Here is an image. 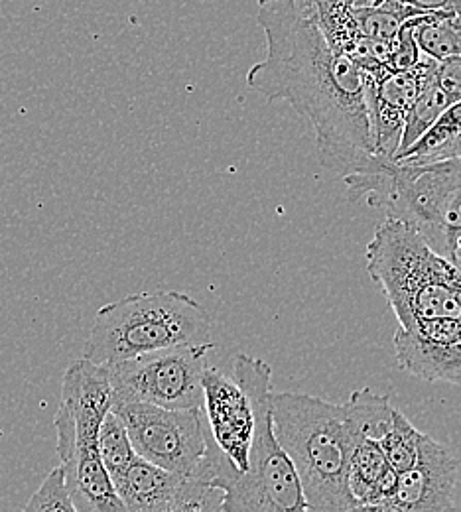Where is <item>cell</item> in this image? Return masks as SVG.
<instances>
[{
    "label": "cell",
    "mask_w": 461,
    "mask_h": 512,
    "mask_svg": "<svg viewBox=\"0 0 461 512\" xmlns=\"http://www.w3.org/2000/svg\"><path fill=\"white\" fill-rule=\"evenodd\" d=\"M257 20L266 58L249 69V87L268 101H286L310 121L322 166L343 178L369 172L379 156L369 125L367 73L331 46L296 0H259Z\"/></svg>",
    "instance_id": "6da1fadb"
},
{
    "label": "cell",
    "mask_w": 461,
    "mask_h": 512,
    "mask_svg": "<svg viewBox=\"0 0 461 512\" xmlns=\"http://www.w3.org/2000/svg\"><path fill=\"white\" fill-rule=\"evenodd\" d=\"M272 430L298 473L308 512H349L357 505L347 471L361 438L345 404L296 392L272 394Z\"/></svg>",
    "instance_id": "7a4b0ae2"
},
{
    "label": "cell",
    "mask_w": 461,
    "mask_h": 512,
    "mask_svg": "<svg viewBox=\"0 0 461 512\" xmlns=\"http://www.w3.org/2000/svg\"><path fill=\"white\" fill-rule=\"evenodd\" d=\"M351 201L365 199L414 229L428 247L461 264V158L408 166L379 158L363 174L343 178Z\"/></svg>",
    "instance_id": "3957f363"
},
{
    "label": "cell",
    "mask_w": 461,
    "mask_h": 512,
    "mask_svg": "<svg viewBox=\"0 0 461 512\" xmlns=\"http://www.w3.org/2000/svg\"><path fill=\"white\" fill-rule=\"evenodd\" d=\"M365 256L367 272L393 308L398 327L461 321V264L434 253L414 229L385 219Z\"/></svg>",
    "instance_id": "277c9868"
},
{
    "label": "cell",
    "mask_w": 461,
    "mask_h": 512,
    "mask_svg": "<svg viewBox=\"0 0 461 512\" xmlns=\"http://www.w3.org/2000/svg\"><path fill=\"white\" fill-rule=\"evenodd\" d=\"M111 408L107 367L83 357L67 367L54 428L67 491L79 512H127L99 453V428Z\"/></svg>",
    "instance_id": "5b68a950"
},
{
    "label": "cell",
    "mask_w": 461,
    "mask_h": 512,
    "mask_svg": "<svg viewBox=\"0 0 461 512\" xmlns=\"http://www.w3.org/2000/svg\"><path fill=\"white\" fill-rule=\"evenodd\" d=\"M209 335L211 318L192 296L178 290L140 292L97 312L83 359L107 367L172 347L205 345Z\"/></svg>",
    "instance_id": "8992f818"
},
{
    "label": "cell",
    "mask_w": 461,
    "mask_h": 512,
    "mask_svg": "<svg viewBox=\"0 0 461 512\" xmlns=\"http://www.w3.org/2000/svg\"><path fill=\"white\" fill-rule=\"evenodd\" d=\"M235 381L249 396L255 432L249 471L235 473L225 485L227 512H308L298 473L272 430V369L263 359L237 355Z\"/></svg>",
    "instance_id": "52a82bcc"
},
{
    "label": "cell",
    "mask_w": 461,
    "mask_h": 512,
    "mask_svg": "<svg viewBox=\"0 0 461 512\" xmlns=\"http://www.w3.org/2000/svg\"><path fill=\"white\" fill-rule=\"evenodd\" d=\"M134 453L186 479L217 483L233 465L215 446L201 410H164L144 402H113Z\"/></svg>",
    "instance_id": "ba28073f"
},
{
    "label": "cell",
    "mask_w": 461,
    "mask_h": 512,
    "mask_svg": "<svg viewBox=\"0 0 461 512\" xmlns=\"http://www.w3.org/2000/svg\"><path fill=\"white\" fill-rule=\"evenodd\" d=\"M213 343L172 347L107 365L113 402H144L164 410H201L203 375Z\"/></svg>",
    "instance_id": "9c48e42d"
},
{
    "label": "cell",
    "mask_w": 461,
    "mask_h": 512,
    "mask_svg": "<svg viewBox=\"0 0 461 512\" xmlns=\"http://www.w3.org/2000/svg\"><path fill=\"white\" fill-rule=\"evenodd\" d=\"M436 71V62L422 58L408 71L367 75V109L373 148L379 158L393 160L400 148L410 109Z\"/></svg>",
    "instance_id": "30bf717a"
},
{
    "label": "cell",
    "mask_w": 461,
    "mask_h": 512,
    "mask_svg": "<svg viewBox=\"0 0 461 512\" xmlns=\"http://www.w3.org/2000/svg\"><path fill=\"white\" fill-rule=\"evenodd\" d=\"M203 406L215 446L239 473H247L255 432V414L249 396L235 379L207 367L203 375Z\"/></svg>",
    "instance_id": "8fae6325"
},
{
    "label": "cell",
    "mask_w": 461,
    "mask_h": 512,
    "mask_svg": "<svg viewBox=\"0 0 461 512\" xmlns=\"http://www.w3.org/2000/svg\"><path fill=\"white\" fill-rule=\"evenodd\" d=\"M458 461L452 451L426 438L418 463L398 475L395 503L404 512H454Z\"/></svg>",
    "instance_id": "7c38bea8"
},
{
    "label": "cell",
    "mask_w": 461,
    "mask_h": 512,
    "mask_svg": "<svg viewBox=\"0 0 461 512\" xmlns=\"http://www.w3.org/2000/svg\"><path fill=\"white\" fill-rule=\"evenodd\" d=\"M396 359L404 371L410 375L436 383L461 386V343L420 337L404 329H396Z\"/></svg>",
    "instance_id": "4fadbf2b"
},
{
    "label": "cell",
    "mask_w": 461,
    "mask_h": 512,
    "mask_svg": "<svg viewBox=\"0 0 461 512\" xmlns=\"http://www.w3.org/2000/svg\"><path fill=\"white\" fill-rule=\"evenodd\" d=\"M184 479L186 477L164 471L136 455L131 465L111 481L127 512H152L180 487Z\"/></svg>",
    "instance_id": "5bb4252c"
},
{
    "label": "cell",
    "mask_w": 461,
    "mask_h": 512,
    "mask_svg": "<svg viewBox=\"0 0 461 512\" xmlns=\"http://www.w3.org/2000/svg\"><path fill=\"white\" fill-rule=\"evenodd\" d=\"M461 158V99L452 103L414 144L396 154L395 162L424 166Z\"/></svg>",
    "instance_id": "9a60e30c"
},
{
    "label": "cell",
    "mask_w": 461,
    "mask_h": 512,
    "mask_svg": "<svg viewBox=\"0 0 461 512\" xmlns=\"http://www.w3.org/2000/svg\"><path fill=\"white\" fill-rule=\"evenodd\" d=\"M414 40L420 54L436 64L461 58V12L418 16Z\"/></svg>",
    "instance_id": "2e32d148"
},
{
    "label": "cell",
    "mask_w": 461,
    "mask_h": 512,
    "mask_svg": "<svg viewBox=\"0 0 461 512\" xmlns=\"http://www.w3.org/2000/svg\"><path fill=\"white\" fill-rule=\"evenodd\" d=\"M389 469L391 465L379 442L367 440V438H361L355 442V448L351 451V459H349L347 485L357 505H365L373 501L375 489Z\"/></svg>",
    "instance_id": "e0dca14e"
},
{
    "label": "cell",
    "mask_w": 461,
    "mask_h": 512,
    "mask_svg": "<svg viewBox=\"0 0 461 512\" xmlns=\"http://www.w3.org/2000/svg\"><path fill=\"white\" fill-rule=\"evenodd\" d=\"M345 410L357 438L381 442L393 424L395 406L389 396H381L365 386L351 394Z\"/></svg>",
    "instance_id": "ac0fdd59"
},
{
    "label": "cell",
    "mask_w": 461,
    "mask_h": 512,
    "mask_svg": "<svg viewBox=\"0 0 461 512\" xmlns=\"http://www.w3.org/2000/svg\"><path fill=\"white\" fill-rule=\"evenodd\" d=\"M426 438H428V434L414 428L410 424V420L395 408L393 424L379 444H381V449H383L389 465L400 475L418 463V457H420V451H422Z\"/></svg>",
    "instance_id": "d6986e66"
},
{
    "label": "cell",
    "mask_w": 461,
    "mask_h": 512,
    "mask_svg": "<svg viewBox=\"0 0 461 512\" xmlns=\"http://www.w3.org/2000/svg\"><path fill=\"white\" fill-rule=\"evenodd\" d=\"M225 489L201 479H184L152 512H227Z\"/></svg>",
    "instance_id": "ffe728a7"
},
{
    "label": "cell",
    "mask_w": 461,
    "mask_h": 512,
    "mask_svg": "<svg viewBox=\"0 0 461 512\" xmlns=\"http://www.w3.org/2000/svg\"><path fill=\"white\" fill-rule=\"evenodd\" d=\"M450 99L438 89V85L434 83V75L430 77V81L422 87V91L418 93L410 115L406 119L404 132H402V140H400V148L398 152L406 150L410 144H414L428 128L432 127V123L450 107ZM396 152V154H398Z\"/></svg>",
    "instance_id": "44dd1931"
},
{
    "label": "cell",
    "mask_w": 461,
    "mask_h": 512,
    "mask_svg": "<svg viewBox=\"0 0 461 512\" xmlns=\"http://www.w3.org/2000/svg\"><path fill=\"white\" fill-rule=\"evenodd\" d=\"M99 453L111 479L127 469L136 457L127 428L113 410L103 418L99 428Z\"/></svg>",
    "instance_id": "7402d4cb"
},
{
    "label": "cell",
    "mask_w": 461,
    "mask_h": 512,
    "mask_svg": "<svg viewBox=\"0 0 461 512\" xmlns=\"http://www.w3.org/2000/svg\"><path fill=\"white\" fill-rule=\"evenodd\" d=\"M20 512H79L67 491L66 475L62 465L52 469L40 489L30 497Z\"/></svg>",
    "instance_id": "603a6c76"
},
{
    "label": "cell",
    "mask_w": 461,
    "mask_h": 512,
    "mask_svg": "<svg viewBox=\"0 0 461 512\" xmlns=\"http://www.w3.org/2000/svg\"><path fill=\"white\" fill-rule=\"evenodd\" d=\"M434 83L438 89L450 99V103H456L461 99V58H452L442 64H436L434 71Z\"/></svg>",
    "instance_id": "cb8c5ba5"
},
{
    "label": "cell",
    "mask_w": 461,
    "mask_h": 512,
    "mask_svg": "<svg viewBox=\"0 0 461 512\" xmlns=\"http://www.w3.org/2000/svg\"><path fill=\"white\" fill-rule=\"evenodd\" d=\"M410 12L424 16L436 12H461V0H396Z\"/></svg>",
    "instance_id": "d4e9b609"
},
{
    "label": "cell",
    "mask_w": 461,
    "mask_h": 512,
    "mask_svg": "<svg viewBox=\"0 0 461 512\" xmlns=\"http://www.w3.org/2000/svg\"><path fill=\"white\" fill-rule=\"evenodd\" d=\"M349 512H404L395 501H381V503H365L355 505Z\"/></svg>",
    "instance_id": "484cf974"
},
{
    "label": "cell",
    "mask_w": 461,
    "mask_h": 512,
    "mask_svg": "<svg viewBox=\"0 0 461 512\" xmlns=\"http://www.w3.org/2000/svg\"><path fill=\"white\" fill-rule=\"evenodd\" d=\"M351 8H369V6H383V4H398L396 0H343Z\"/></svg>",
    "instance_id": "4316f807"
}]
</instances>
